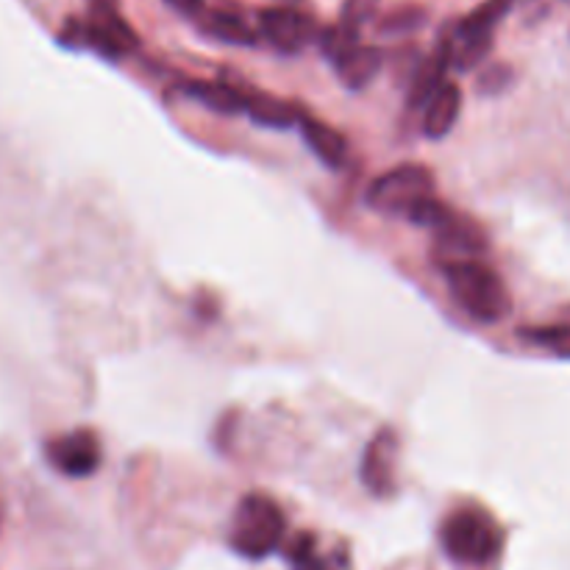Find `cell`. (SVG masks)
Instances as JSON below:
<instances>
[{"mask_svg": "<svg viewBox=\"0 0 570 570\" xmlns=\"http://www.w3.org/2000/svg\"><path fill=\"white\" fill-rule=\"evenodd\" d=\"M443 273L454 301L473 321L501 323L512 312V298L504 278L484 262H449V265H443Z\"/></svg>", "mask_w": 570, "mask_h": 570, "instance_id": "1", "label": "cell"}, {"mask_svg": "<svg viewBox=\"0 0 570 570\" xmlns=\"http://www.w3.org/2000/svg\"><path fill=\"white\" fill-rule=\"evenodd\" d=\"M445 554L460 566H490L504 549V532L488 510L460 507L440 527Z\"/></svg>", "mask_w": 570, "mask_h": 570, "instance_id": "2", "label": "cell"}, {"mask_svg": "<svg viewBox=\"0 0 570 570\" xmlns=\"http://www.w3.org/2000/svg\"><path fill=\"white\" fill-rule=\"evenodd\" d=\"M287 518L271 495L250 493L237 504L232 521V549L245 560H265L282 546Z\"/></svg>", "mask_w": 570, "mask_h": 570, "instance_id": "3", "label": "cell"}, {"mask_svg": "<svg viewBox=\"0 0 570 570\" xmlns=\"http://www.w3.org/2000/svg\"><path fill=\"white\" fill-rule=\"evenodd\" d=\"M432 198H438L432 170L426 165H415V161H406V165L382 173L367 187V204L382 215L412 217Z\"/></svg>", "mask_w": 570, "mask_h": 570, "instance_id": "4", "label": "cell"}, {"mask_svg": "<svg viewBox=\"0 0 570 570\" xmlns=\"http://www.w3.org/2000/svg\"><path fill=\"white\" fill-rule=\"evenodd\" d=\"M72 37L109 59H120L137 48V33L117 14V9H89L87 20L67 26L65 42H70Z\"/></svg>", "mask_w": 570, "mask_h": 570, "instance_id": "5", "label": "cell"}, {"mask_svg": "<svg viewBox=\"0 0 570 570\" xmlns=\"http://www.w3.org/2000/svg\"><path fill=\"white\" fill-rule=\"evenodd\" d=\"M45 454H48V462L56 471L70 479L92 476L100 468V460H104V449H100V440L92 429H76V432L59 434V438L50 440Z\"/></svg>", "mask_w": 570, "mask_h": 570, "instance_id": "6", "label": "cell"}, {"mask_svg": "<svg viewBox=\"0 0 570 570\" xmlns=\"http://www.w3.org/2000/svg\"><path fill=\"white\" fill-rule=\"evenodd\" d=\"M259 33L273 48L295 53V50H301L315 39L317 28L315 20L304 14V11L276 6V9H265L259 14Z\"/></svg>", "mask_w": 570, "mask_h": 570, "instance_id": "7", "label": "cell"}, {"mask_svg": "<svg viewBox=\"0 0 570 570\" xmlns=\"http://www.w3.org/2000/svg\"><path fill=\"white\" fill-rule=\"evenodd\" d=\"M395 456H399V434L393 429L373 434L362 456V482L379 499H387L395 490Z\"/></svg>", "mask_w": 570, "mask_h": 570, "instance_id": "8", "label": "cell"}, {"mask_svg": "<svg viewBox=\"0 0 570 570\" xmlns=\"http://www.w3.org/2000/svg\"><path fill=\"white\" fill-rule=\"evenodd\" d=\"M423 106H426V109H423V134H426L429 139L449 137L462 111L460 87H456L454 81H445Z\"/></svg>", "mask_w": 570, "mask_h": 570, "instance_id": "9", "label": "cell"}, {"mask_svg": "<svg viewBox=\"0 0 570 570\" xmlns=\"http://www.w3.org/2000/svg\"><path fill=\"white\" fill-rule=\"evenodd\" d=\"M298 126L301 134H304V142L309 145L312 154H315L323 165L343 167L345 161H348V142H345V137L337 128H332L328 122L309 115H301Z\"/></svg>", "mask_w": 570, "mask_h": 570, "instance_id": "10", "label": "cell"}, {"mask_svg": "<svg viewBox=\"0 0 570 570\" xmlns=\"http://www.w3.org/2000/svg\"><path fill=\"white\" fill-rule=\"evenodd\" d=\"M512 3L515 0H484L471 14L462 17L451 39H456V42H493V31L510 14Z\"/></svg>", "mask_w": 570, "mask_h": 570, "instance_id": "11", "label": "cell"}, {"mask_svg": "<svg viewBox=\"0 0 570 570\" xmlns=\"http://www.w3.org/2000/svg\"><path fill=\"white\" fill-rule=\"evenodd\" d=\"M451 67V39H443L432 56L417 67L410 89V104L423 106L445 83V70Z\"/></svg>", "mask_w": 570, "mask_h": 570, "instance_id": "12", "label": "cell"}, {"mask_svg": "<svg viewBox=\"0 0 570 570\" xmlns=\"http://www.w3.org/2000/svg\"><path fill=\"white\" fill-rule=\"evenodd\" d=\"M340 78H343L345 87L362 89L365 83H371L376 78V72L382 70V53L376 48H367V45H356L348 53L340 56L334 61Z\"/></svg>", "mask_w": 570, "mask_h": 570, "instance_id": "13", "label": "cell"}, {"mask_svg": "<svg viewBox=\"0 0 570 570\" xmlns=\"http://www.w3.org/2000/svg\"><path fill=\"white\" fill-rule=\"evenodd\" d=\"M184 92L220 115H239L245 106V89L223 81H189L184 83Z\"/></svg>", "mask_w": 570, "mask_h": 570, "instance_id": "14", "label": "cell"}, {"mask_svg": "<svg viewBox=\"0 0 570 570\" xmlns=\"http://www.w3.org/2000/svg\"><path fill=\"white\" fill-rule=\"evenodd\" d=\"M245 115L254 122L267 128H287L293 122H298L301 111L295 109L293 104H284V100L273 98V95L265 92H245Z\"/></svg>", "mask_w": 570, "mask_h": 570, "instance_id": "15", "label": "cell"}, {"mask_svg": "<svg viewBox=\"0 0 570 570\" xmlns=\"http://www.w3.org/2000/svg\"><path fill=\"white\" fill-rule=\"evenodd\" d=\"M204 31L228 45L256 42V31H250V28L245 26V20H239L237 14H228V11H212V14H206Z\"/></svg>", "mask_w": 570, "mask_h": 570, "instance_id": "16", "label": "cell"}, {"mask_svg": "<svg viewBox=\"0 0 570 570\" xmlns=\"http://www.w3.org/2000/svg\"><path fill=\"white\" fill-rule=\"evenodd\" d=\"M518 337L527 340L529 345L551 351L557 356L570 360V326L568 323H554V326H523L518 328Z\"/></svg>", "mask_w": 570, "mask_h": 570, "instance_id": "17", "label": "cell"}, {"mask_svg": "<svg viewBox=\"0 0 570 570\" xmlns=\"http://www.w3.org/2000/svg\"><path fill=\"white\" fill-rule=\"evenodd\" d=\"M287 560L293 570H332V562L323 557L321 546H317L312 534H298L287 546Z\"/></svg>", "mask_w": 570, "mask_h": 570, "instance_id": "18", "label": "cell"}, {"mask_svg": "<svg viewBox=\"0 0 570 570\" xmlns=\"http://www.w3.org/2000/svg\"><path fill=\"white\" fill-rule=\"evenodd\" d=\"M426 22V9L423 6H401V9L390 11V14L382 17L379 22V31L382 33H406L415 31Z\"/></svg>", "mask_w": 570, "mask_h": 570, "instance_id": "19", "label": "cell"}, {"mask_svg": "<svg viewBox=\"0 0 570 570\" xmlns=\"http://www.w3.org/2000/svg\"><path fill=\"white\" fill-rule=\"evenodd\" d=\"M376 9H379V0H345L340 22H343L345 28H354V31H360L367 20H373Z\"/></svg>", "mask_w": 570, "mask_h": 570, "instance_id": "20", "label": "cell"}, {"mask_svg": "<svg viewBox=\"0 0 570 570\" xmlns=\"http://www.w3.org/2000/svg\"><path fill=\"white\" fill-rule=\"evenodd\" d=\"M510 78H512V70L507 65H495V67H490V70H484V76H482V89L484 92H490V89H504L507 83H510Z\"/></svg>", "mask_w": 570, "mask_h": 570, "instance_id": "21", "label": "cell"}, {"mask_svg": "<svg viewBox=\"0 0 570 570\" xmlns=\"http://www.w3.org/2000/svg\"><path fill=\"white\" fill-rule=\"evenodd\" d=\"M167 3H170L173 9L181 11V14H187V17L204 14V0H167Z\"/></svg>", "mask_w": 570, "mask_h": 570, "instance_id": "22", "label": "cell"}, {"mask_svg": "<svg viewBox=\"0 0 570 570\" xmlns=\"http://www.w3.org/2000/svg\"><path fill=\"white\" fill-rule=\"evenodd\" d=\"M92 9H117V0H89Z\"/></svg>", "mask_w": 570, "mask_h": 570, "instance_id": "23", "label": "cell"}, {"mask_svg": "<svg viewBox=\"0 0 570 570\" xmlns=\"http://www.w3.org/2000/svg\"><path fill=\"white\" fill-rule=\"evenodd\" d=\"M0 527H3V510H0Z\"/></svg>", "mask_w": 570, "mask_h": 570, "instance_id": "24", "label": "cell"}]
</instances>
